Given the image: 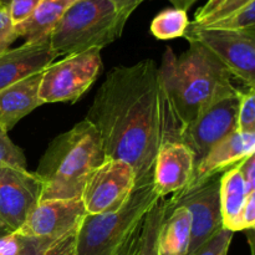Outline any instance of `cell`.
I'll return each instance as SVG.
<instances>
[{
  "label": "cell",
  "mask_w": 255,
  "mask_h": 255,
  "mask_svg": "<svg viewBox=\"0 0 255 255\" xmlns=\"http://www.w3.org/2000/svg\"><path fill=\"white\" fill-rule=\"evenodd\" d=\"M101 70L100 49L67 55L42 70L40 100L42 104L76 102L96 81Z\"/></svg>",
  "instance_id": "6"
},
{
  "label": "cell",
  "mask_w": 255,
  "mask_h": 255,
  "mask_svg": "<svg viewBox=\"0 0 255 255\" xmlns=\"http://www.w3.org/2000/svg\"><path fill=\"white\" fill-rule=\"evenodd\" d=\"M183 37L208 49L247 89H255V29L228 31L204 29L189 22Z\"/></svg>",
  "instance_id": "8"
},
{
  "label": "cell",
  "mask_w": 255,
  "mask_h": 255,
  "mask_svg": "<svg viewBox=\"0 0 255 255\" xmlns=\"http://www.w3.org/2000/svg\"><path fill=\"white\" fill-rule=\"evenodd\" d=\"M196 171L194 154L182 142L167 143L159 149L154 161L152 182L162 199L177 193L191 183Z\"/></svg>",
  "instance_id": "13"
},
{
  "label": "cell",
  "mask_w": 255,
  "mask_h": 255,
  "mask_svg": "<svg viewBox=\"0 0 255 255\" xmlns=\"http://www.w3.org/2000/svg\"><path fill=\"white\" fill-rule=\"evenodd\" d=\"M19 39L6 10L0 7V54L6 51L10 45Z\"/></svg>",
  "instance_id": "27"
},
{
  "label": "cell",
  "mask_w": 255,
  "mask_h": 255,
  "mask_svg": "<svg viewBox=\"0 0 255 255\" xmlns=\"http://www.w3.org/2000/svg\"><path fill=\"white\" fill-rule=\"evenodd\" d=\"M86 216L81 198L44 199L34 207L16 233L29 238L59 241L77 233Z\"/></svg>",
  "instance_id": "12"
},
{
  "label": "cell",
  "mask_w": 255,
  "mask_h": 255,
  "mask_svg": "<svg viewBox=\"0 0 255 255\" xmlns=\"http://www.w3.org/2000/svg\"><path fill=\"white\" fill-rule=\"evenodd\" d=\"M6 234H9L6 231H4V229H0V238H1V237H4V236H6Z\"/></svg>",
  "instance_id": "37"
},
{
  "label": "cell",
  "mask_w": 255,
  "mask_h": 255,
  "mask_svg": "<svg viewBox=\"0 0 255 255\" xmlns=\"http://www.w3.org/2000/svg\"><path fill=\"white\" fill-rule=\"evenodd\" d=\"M169 1L173 2L176 5V7H178V9H183L187 11V9L189 6H192V4L194 1H197V0H169Z\"/></svg>",
  "instance_id": "35"
},
{
  "label": "cell",
  "mask_w": 255,
  "mask_h": 255,
  "mask_svg": "<svg viewBox=\"0 0 255 255\" xmlns=\"http://www.w3.org/2000/svg\"><path fill=\"white\" fill-rule=\"evenodd\" d=\"M189 42V49L176 56L167 47L158 66L184 127L224 95L237 89L232 75L203 45Z\"/></svg>",
  "instance_id": "3"
},
{
  "label": "cell",
  "mask_w": 255,
  "mask_h": 255,
  "mask_svg": "<svg viewBox=\"0 0 255 255\" xmlns=\"http://www.w3.org/2000/svg\"><path fill=\"white\" fill-rule=\"evenodd\" d=\"M85 120L99 132L105 156L133 168L136 184L152 178L159 149L182 142L184 131L166 81L152 59L110 70Z\"/></svg>",
  "instance_id": "1"
},
{
  "label": "cell",
  "mask_w": 255,
  "mask_h": 255,
  "mask_svg": "<svg viewBox=\"0 0 255 255\" xmlns=\"http://www.w3.org/2000/svg\"><path fill=\"white\" fill-rule=\"evenodd\" d=\"M233 234V232L222 228L192 255H223L228 252Z\"/></svg>",
  "instance_id": "25"
},
{
  "label": "cell",
  "mask_w": 255,
  "mask_h": 255,
  "mask_svg": "<svg viewBox=\"0 0 255 255\" xmlns=\"http://www.w3.org/2000/svg\"><path fill=\"white\" fill-rule=\"evenodd\" d=\"M239 168H241L242 176H243L244 183L248 193L255 192V153L249 156L248 158L239 162Z\"/></svg>",
  "instance_id": "31"
},
{
  "label": "cell",
  "mask_w": 255,
  "mask_h": 255,
  "mask_svg": "<svg viewBox=\"0 0 255 255\" xmlns=\"http://www.w3.org/2000/svg\"><path fill=\"white\" fill-rule=\"evenodd\" d=\"M57 55L50 46L49 39L24 42L16 49L0 54V91L19 80L42 71L54 62Z\"/></svg>",
  "instance_id": "14"
},
{
  "label": "cell",
  "mask_w": 255,
  "mask_h": 255,
  "mask_svg": "<svg viewBox=\"0 0 255 255\" xmlns=\"http://www.w3.org/2000/svg\"><path fill=\"white\" fill-rule=\"evenodd\" d=\"M251 0H222L218 5L216 6V9L212 12H209L206 17L201 20L198 22H191L193 25H207L209 22H213L216 20L222 19V17L227 16V15L232 14V12L237 11L238 9L243 7L244 5H247Z\"/></svg>",
  "instance_id": "26"
},
{
  "label": "cell",
  "mask_w": 255,
  "mask_h": 255,
  "mask_svg": "<svg viewBox=\"0 0 255 255\" xmlns=\"http://www.w3.org/2000/svg\"><path fill=\"white\" fill-rule=\"evenodd\" d=\"M39 2L40 0H0V7L6 10L12 25L17 26L31 16Z\"/></svg>",
  "instance_id": "24"
},
{
  "label": "cell",
  "mask_w": 255,
  "mask_h": 255,
  "mask_svg": "<svg viewBox=\"0 0 255 255\" xmlns=\"http://www.w3.org/2000/svg\"><path fill=\"white\" fill-rule=\"evenodd\" d=\"M192 229L191 213L184 207H177L166 214L158 232V255H186L189 248Z\"/></svg>",
  "instance_id": "17"
},
{
  "label": "cell",
  "mask_w": 255,
  "mask_h": 255,
  "mask_svg": "<svg viewBox=\"0 0 255 255\" xmlns=\"http://www.w3.org/2000/svg\"><path fill=\"white\" fill-rule=\"evenodd\" d=\"M255 153V133L234 131L214 144L196 166L192 181L207 178L226 172Z\"/></svg>",
  "instance_id": "15"
},
{
  "label": "cell",
  "mask_w": 255,
  "mask_h": 255,
  "mask_svg": "<svg viewBox=\"0 0 255 255\" xmlns=\"http://www.w3.org/2000/svg\"><path fill=\"white\" fill-rule=\"evenodd\" d=\"M117 10L125 16L129 17L132 12L144 1V0H110Z\"/></svg>",
  "instance_id": "33"
},
{
  "label": "cell",
  "mask_w": 255,
  "mask_h": 255,
  "mask_svg": "<svg viewBox=\"0 0 255 255\" xmlns=\"http://www.w3.org/2000/svg\"><path fill=\"white\" fill-rule=\"evenodd\" d=\"M237 131L255 133V89L242 91L237 117Z\"/></svg>",
  "instance_id": "22"
},
{
  "label": "cell",
  "mask_w": 255,
  "mask_h": 255,
  "mask_svg": "<svg viewBox=\"0 0 255 255\" xmlns=\"http://www.w3.org/2000/svg\"><path fill=\"white\" fill-rule=\"evenodd\" d=\"M55 242L56 241H51V239L22 237L21 249H20V252L16 255H44L45 252H46Z\"/></svg>",
  "instance_id": "29"
},
{
  "label": "cell",
  "mask_w": 255,
  "mask_h": 255,
  "mask_svg": "<svg viewBox=\"0 0 255 255\" xmlns=\"http://www.w3.org/2000/svg\"><path fill=\"white\" fill-rule=\"evenodd\" d=\"M0 167H14L26 169L25 154L7 136V132L0 128Z\"/></svg>",
  "instance_id": "23"
},
{
  "label": "cell",
  "mask_w": 255,
  "mask_h": 255,
  "mask_svg": "<svg viewBox=\"0 0 255 255\" xmlns=\"http://www.w3.org/2000/svg\"><path fill=\"white\" fill-rule=\"evenodd\" d=\"M196 26H199V25H196ZM199 27L214 30H228V31L255 29V0H251L243 7L227 15V16L222 17V19L209 22L207 25H202Z\"/></svg>",
  "instance_id": "21"
},
{
  "label": "cell",
  "mask_w": 255,
  "mask_h": 255,
  "mask_svg": "<svg viewBox=\"0 0 255 255\" xmlns=\"http://www.w3.org/2000/svg\"><path fill=\"white\" fill-rule=\"evenodd\" d=\"M223 255H228V252H227V253H224Z\"/></svg>",
  "instance_id": "38"
},
{
  "label": "cell",
  "mask_w": 255,
  "mask_h": 255,
  "mask_svg": "<svg viewBox=\"0 0 255 255\" xmlns=\"http://www.w3.org/2000/svg\"><path fill=\"white\" fill-rule=\"evenodd\" d=\"M127 20L110 0H72L50 32V46L57 57L102 50L120 39Z\"/></svg>",
  "instance_id": "5"
},
{
  "label": "cell",
  "mask_w": 255,
  "mask_h": 255,
  "mask_svg": "<svg viewBox=\"0 0 255 255\" xmlns=\"http://www.w3.org/2000/svg\"><path fill=\"white\" fill-rule=\"evenodd\" d=\"M219 179L221 176L216 174L198 181H191L186 188L172 194L168 201H164L166 214L171 213L177 207H184L191 213V241L186 255L193 254L223 228Z\"/></svg>",
  "instance_id": "7"
},
{
  "label": "cell",
  "mask_w": 255,
  "mask_h": 255,
  "mask_svg": "<svg viewBox=\"0 0 255 255\" xmlns=\"http://www.w3.org/2000/svg\"><path fill=\"white\" fill-rule=\"evenodd\" d=\"M36 173L24 168L0 167V229L16 233L41 199Z\"/></svg>",
  "instance_id": "11"
},
{
  "label": "cell",
  "mask_w": 255,
  "mask_h": 255,
  "mask_svg": "<svg viewBox=\"0 0 255 255\" xmlns=\"http://www.w3.org/2000/svg\"><path fill=\"white\" fill-rule=\"evenodd\" d=\"M164 201L152 178L137 183L119 211L85 217L76 233L75 255H158Z\"/></svg>",
  "instance_id": "2"
},
{
  "label": "cell",
  "mask_w": 255,
  "mask_h": 255,
  "mask_svg": "<svg viewBox=\"0 0 255 255\" xmlns=\"http://www.w3.org/2000/svg\"><path fill=\"white\" fill-rule=\"evenodd\" d=\"M136 187V174L127 162L109 158L92 171L81 194L89 216L116 212L128 201Z\"/></svg>",
  "instance_id": "9"
},
{
  "label": "cell",
  "mask_w": 255,
  "mask_h": 255,
  "mask_svg": "<svg viewBox=\"0 0 255 255\" xmlns=\"http://www.w3.org/2000/svg\"><path fill=\"white\" fill-rule=\"evenodd\" d=\"M221 1H222V0H208V2H207L204 6H202L201 9L198 10V11H197L196 16H194V21L193 22L201 21V20L203 19V17H206L207 15L209 14V12L213 11V10L216 9L217 5H218Z\"/></svg>",
  "instance_id": "34"
},
{
  "label": "cell",
  "mask_w": 255,
  "mask_h": 255,
  "mask_svg": "<svg viewBox=\"0 0 255 255\" xmlns=\"http://www.w3.org/2000/svg\"><path fill=\"white\" fill-rule=\"evenodd\" d=\"M241 94L242 90L236 89L224 95L184 127L182 143L193 152L196 166L214 144L237 131Z\"/></svg>",
  "instance_id": "10"
},
{
  "label": "cell",
  "mask_w": 255,
  "mask_h": 255,
  "mask_svg": "<svg viewBox=\"0 0 255 255\" xmlns=\"http://www.w3.org/2000/svg\"><path fill=\"white\" fill-rule=\"evenodd\" d=\"M249 243H251L252 255H254V243H253V238H252V237H249Z\"/></svg>",
  "instance_id": "36"
},
{
  "label": "cell",
  "mask_w": 255,
  "mask_h": 255,
  "mask_svg": "<svg viewBox=\"0 0 255 255\" xmlns=\"http://www.w3.org/2000/svg\"><path fill=\"white\" fill-rule=\"evenodd\" d=\"M255 227V193H251L247 198L246 206L239 214L236 224V232L253 231Z\"/></svg>",
  "instance_id": "28"
},
{
  "label": "cell",
  "mask_w": 255,
  "mask_h": 255,
  "mask_svg": "<svg viewBox=\"0 0 255 255\" xmlns=\"http://www.w3.org/2000/svg\"><path fill=\"white\" fill-rule=\"evenodd\" d=\"M42 71L14 82L0 91V128L9 132L26 115L40 107L39 97Z\"/></svg>",
  "instance_id": "16"
},
{
  "label": "cell",
  "mask_w": 255,
  "mask_h": 255,
  "mask_svg": "<svg viewBox=\"0 0 255 255\" xmlns=\"http://www.w3.org/2000/svg\"><path fill=\"white\" fill-rule=\"evenodd\" d=\"M22 237L9 233L0 238V255H16L21 249Z\"/></svg>",
  "instance_id": "32"
},
{
  "label": "cell",
  "mask_w": 255,
  "mask_h": 255,
  "mask_svg": "<svg viewBox=\"0 0 255 255\" xmlns=\"http://www.w3.org/2000/svg\"><path fill=\"white\" fill-rule=\"evenodd\" d=\"M99 132L86 120L55 137L35 172L41 182V199L81 198L87 178L105 161Z\"/></svg>",
  "instance_id": "4"
},
{
  "label": "cell",
  "mask_w": 255,
  "mask_h": 255,
  "mask_svg": "<svg viewBox=\"0 0 255 255\" xmlns=\"http://www.w3.org/2000/svg\"><path fill=\"white\" fill-rule=\"evenodd\" d=\"M71 2L72 0H40L31 16L14 26L17 37H24L25 42L49 39L50 32Z\"/></svg>",
  "instance_id": "19"
},
{
  "label": "cell",
  "mask_w": 255,
  "mask_h": 255,
  "mask_svg": "<svg viewBox=\"0 0 255 255\" xmlns=\"http://www.w3.org/2000/svg\"><path fill=\"white\" fill-rule=\"evenodd\" d=\"M189 20L187 11L178 7H171L159 12L151 22V32L158 40H172L183 37Z\"/></svg>",
  "instance_id": "20"
},
{
  "label": "cell",
  "mask_w": 255,
  "mask_h": 255,
  "mask_svg": "<svg viewBox=\"0 0 255 255\" xmlns=\"http://www.w3.org/2000/svg\"><path fill=\"white\" fill-rule=\"evenodd\" d=\"M75 247H76V233L55 242L44 255H75Z\"/></svg>",
  "instance_id": "30"
},
{
  "label": "cell",
  "mask_w": 255,
  "mask_h": 255,
  "mask_svg": "<svg viewBox=\"0 0 255 255\" xmlns=\"http://www.w3.org/2000/svg\"><path fill=\"white\" fill-rule=\"evenodd\" d=\"M249 194L251 193L247 192L239 163L223 172L219 179V198L223 228L233 233L236 232L237 221L246 206Z\"/></svg>",
  "instance_id": "18"
}]
</instances>
